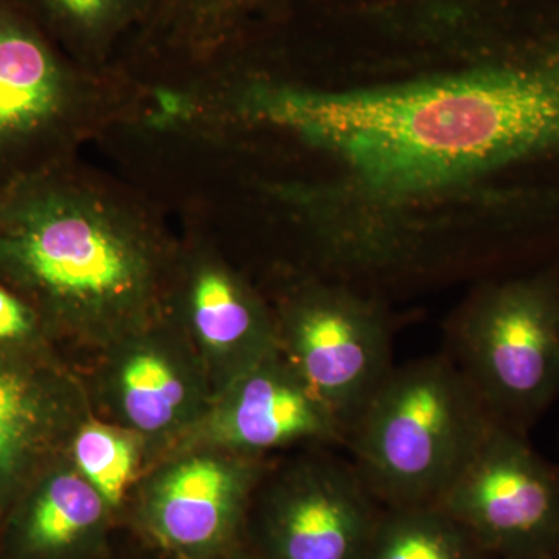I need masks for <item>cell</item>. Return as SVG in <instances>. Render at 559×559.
<instances>
[{
	"instance_id": "1",
	"label": "cell",
	"mask_w": 559,
	"mask_h": 559,
	"mask_svg": "<svg viewBox=\"0 0 559 559\" xmlns=\"http://www.w3.org/2000/svg\"><path fill=\"white\" fill-rule=\"evenodd\" d=\"M463 64L323 91L252 75L224 110L294 135L384 198L559 167V0H450Z\"/></svg>"
},
{
	"instance_id": "2",
	"label": "cell",
	"mask_w": 559,
	"mask_h": 559,
	"mask_svg": "<svg viewBox=\"0 0 559 559\" xmlns=\"http://www.w3.org/2000/svg\"><path fill=\"white\" fill-rule=\"evenodd\" d=\"M175 260L145 210L73 159L0 193V282L86 347L160 319Z\"/></svg>"
},
{
	"instance_id": "3",
	"label": "cell",
	"mask_w": 559,
	"mask_h": 559,
	"mask_svg": "<svg viewBox=\"0 0 559 559\" xmlns=\"http://www.w3.org/2000/svg\"><path fill=\"white\" fill-rule=\"evenodd\" d=\"M496 419L450 356L395 367L347 433L353 465L389 507L433 503Z\"/></svg>"
},
{
	"instance_id": "4",
	"label": "cell",
	"mask_w": 559,
	"mask_h": 559,
	"mask_svg": "<svg viewBox=\"0 0 559 559\" xmlns=\"http://www.w3.org/2000/svg\"><path fill=\"white\" fill-rule=\"evenodd\" d=\"M450 348L492 418L527 436L559 396V266L481 286L452 320Z\"/></svg>"
},
{
	"instance_id": "5",
	"label": "cell",
	"mask_w": 559,
	"mask_h": 559,
	"mask_svg": "<svg viewBox=\"0 0 559 559\" xmlns=\"http://www.w3.org/2000/svg\"><path fill=\"white\" fill-rule=\"evenodd\" d=\"M100 83L17 0H0V193L73 159L102 116Z\"/></svg>"
},
{
	"instance_id": "6",
	"label": "cell",
	"mask_w": 559,
	"mask_h": 559,
	"mask_svg": "<svg viewBox=\"0 0 559 559\" xmlns=\"http://www.w3.org/2000/svg\"><path fill=\"white\" fill-rule=\"evenodd\" d=\"M274 319L280 355L348 433L395 369L384 311L345 286L308 282L290 290Z\"/></svg>"
},
{
	"instance_id": "7",
	"label": "cell",
	"mask_w": 559,
	"mask_h": 559,
	"mask_svg": "<svg viewBox=\"0 0 559 559\" xmlns=\"http://www.w3.org/2000/svg\"><path fill=\"white\" fill-rule=\"evenodd\" d=\"M433 503L487 555L559 557V471L498 421Z\"/></svg>"
},
{
	"instance_id": "8",
	"label": "cell",
	"mask_w": 559,
	"mask_h": 559,
	"mask_svg": "<svg viewBox=\"0 0 559 559\" xmlns=\"http://www.w3.org/2000/svg\"><path fill=\"white\" fill-rule=\"evenodd\" d=\"M102 360L103 409L143 441L146 455L179 448L212 406L207 374L167 312L103 349Z\"/></svg>"
},
{
	"instance_id": "9",
	"label": "cell",
	"mask_w": 559,
	"mask_h": 559,
	"mask_svg": "<svg viewBox=\"0 0 559 559\" xmlns=\"http://www.w3.org/2000/svg\"><path fill=\"white\" fill-rule=\"evenodd\" d=\"M355 465L310 459L283 471L260 506L266 559H366L381 514Z\"/></svg>"
},
{
	"instance_id": "10",
	"label": "cell",
	"mask_w": 559,
	"mask_h": 559,
	"mask_svg": "<svg viewBox=\"0 0 559 559\" xmlns=\"http://www.w3.org/2000/svg\"><path fill=\"white\" fill-rule=\"evenodd\" d=\"M168 318L183 334L216 393L278 352L274 312L210 249L176 253Z\"/></svg>"
},
{
	"instance_id": "11",
	"label": "cell",
	"mask_w": 559,
	"mask_h": 559,
	"mask_svg": "<svg viewBox=\"0 0 559 559\" xmlns=\"http://www.w3.org/2000/svg\"><path fill=\"white\" fill-rule=\"evenodd\" d=\"M260 476L253 455L207 444L178 450L146 484L143 524L173 554L216 557L237 536Z\"/></svg>"
},
{
	"instance_id": "12",
	"label": "cell",
	"mask_w": 559,
	"mask_h": 559,
	"mask_svg": "<svg viewBox=\"0 0 559 559\" xmlns=\"http://www.w3.org/2000/svg\"><path fill=\"white\" fill-rule=\"evenodd\" d=\"M345 440L337 418L277 352L216 393L179 450L207 444L260 457L300 441Z\"/></svg>"
},
{
	"instance_id": "13",
	"label": "cell",
	"mask_w": 559,
	"mask_h": 559,
	"mask_svg": "<svg viewBox=\"0 0 559 559\" xmlns=\"http://www.w3.org/2000/svg\"><path fill=\"white\" fill-rule=\"evenodd\" d=\"M109 511L72 463L47 477L33 496L20 525L22 549L44 559L84 550L97 538Z\"/></svg>"
},
{
	"instance_id": "14",
	"label": "cell",
	"mask_w": 559,
	"mask_h": 559,
	"mask_svg": "<svg viewBox=\"0 0 559 559\" xmlns=\"http://www.w3.org/2000/svg\"><path fill=\"white\" fill-rule=\"evenodd\" d=\"M40 31L81 68L100 72L124 36L148 20L154 0H17Z\"/></svg>"
},
{
	"instance_id": "15",
	"label": "cell",
	"mask_w": 559,
	"mask_h": 559,
	"mask_svg": "<svg viewBox=\"0 0 559 559\" xmlns=\"http://www.w3.org/2000/svg\"><path fill=\"white\" fill-rule=\"evenodd\" d=\"M87 418V407L64 406L20 371L0 364V491L24 473L55 429L64 423L80 426Z\"/></svg>"
},
{
	"instance_id": "16",
	"label": "cell",
	"mask_w": 559,
	"mask_h": 559,
	"mask_svg": "<svg viewBox=\"0 0 559 559\" xmlns=\"http://www.w3.org/2000/svg\"><path fill=\"white\" fill-rule=\"evenodd\" d=\"M277 0H154L138 32L148 50L198 60Z\"/></svg>"
},
{
	"instance_id": "17",
	"label": "cell",
	"mask_w": 559,
	"mask_h": 559,
	"mask_svg": "<svg viewBox=\"0 0 559 559\" xmlns=\"http://www.w3.org/2000/svg\"><path fill=\"white\" fill-rule=\"evenodd\" d=\"M468 532L437 503L389 507L366 559H485Z\"/></svg>"
},
{
	"instance_id": "18",
	"label": "cell",
	"mask_w": 559,
	"mask_h": 559,
	"mask_svg": "<svg viewBox=\"0 0 559 559\" xmlns=\"http://www.w3.org/2000/svg\"><path fill=\"white\" fill-rule=\"evenodd\" d=\"M70 460L109 509H117L135 479L146 455L145 444L131 430L91 417L81 423L69 443Z\"/></svg>"
},
{
	"instance_id": "19",
	"label": "cell",
	"mask_w": 559,
	"mask_h": 559,
	"mask_svg": "<svg viewBox=\"0 0 559 559\" xmlns=\"http://www.w3.org/2000/svg\"><path fill=\"white\" fill-rule=\"evenodd\" d=\"M43 323L38 311L24 297L0 282V345L35 341Z\"/></svg>"
},
{
	"instance_id": "20",
	"label": "cell",
	"mask_w": 559,
	"mask_h": 559,
	"mask_svg": "<svg viewBox=\"0 0 559 559\" xmlns=\"http://www.w3.org/2000/svg\"><path fill=\"white\" fill-rule=\"evenodd\" d=\"M347 10H348V9H347ZM348 11H349V10H348ZM349 13H352V11H349ZM352 14H353V13H352ZM353 16H355V14H353ZM355 17H356V16H355ZM356 20H358V17H356ZM358 21H359V20H358ZM359 22H360V21H359ZM360 24H362V22H360ZM362 25H364V24H362ZM364 27H366V25H364ZM366 28H367V27H366ZM367 31H369V28H367ZM373 35H374V33H373ZM374 36H377V35H374Z\"/></svg>"
},
{
	"instance_id": "21",
	"label": "cell",
	"mask_w": 559,
	"mask_h": 559,
	"mask_svg": "<svg viewBox=\"0 0 559 559\" xmlns=\"http://www.w3.org/2000/svg\"><path fill=\"white\" fill-rule=\"evenodd\" d=\"M533 559H559V557L533 558Z\"/></svg>"
},
{
	"instance_id": "22",
	"label": "cell",
	"mask_w": 559,
	"mask_h": 559,
	"mask_svg": "<svg viewBox=\"0 0 559 559\" xmlns=\"http://www.w3.org/2000/svg\"><path fill=\"white\" fill-rule=\"evenodd\" d=\"M238 559H253V558H238Z\"/></svg>"
}]
</instances>
